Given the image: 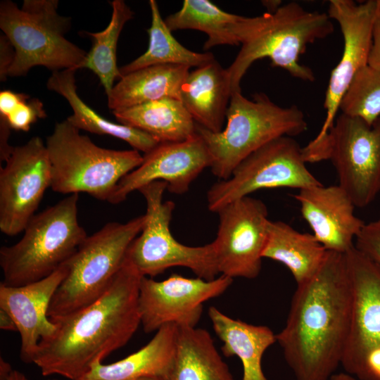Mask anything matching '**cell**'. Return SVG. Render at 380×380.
Instances as JSON below:
<instances>
[{
  "mask_svg": "<svg viewBox=\"0 0 380 380\" xmlns=\"http://www.w3.org/2000/svg\"><path fill=\"white\" fill-rule=\"evenodd\" d=\"M143 276L126 258L106 291L88 306L51 319L56 330L39 341L32 363L44 376L79 380L93 364L125 346L141 324Z\"/></svg>",
  "mask_w": 380,
  "mask_h": 380,
  "instance_id": "cell-2",
  "label": "cell"
},
{
  "mask_svg": "<svg viewBox=\"0 0 380 380\" xmlns=\"http://www.w3.org/2000/svg\"><path fill=\"white\" fill-rule=\"evenodd\" d=\"M262 4L270 11L269 13H274L281 6V1L276 0L262 1Z\"/></svg>",
  "mask_w": 380,
  "mask_h": 380,
  "instance_id": "cell-40",
  "label": "cell"
},
{
  "mask_svg": "<svg viewBox=\"0 0 380 380\" xmlns=\"http://www.w3.org/2000/svg\"><path fill=\"white\" fill-rule=\"evenodd\" d=\"M241 48L227 69L232 94L241 92V81L256 61L268 58L296 78L315 80L312 70L299 63L308 44L327 37L334 31L327 13L308 11L296 2L281 6L274 13L243 17L229 27Z\"/></svg>",
  "mask_w": 380,
  "mask_h": 380,
  "instance_id": "cell-3",
  "label": "cell"
},
{
  "mask_svg": "<svg viewBox=\"0 0 380 380\" xmlns=\"http://www.w3.org/2000/svg\"><path fill=\"white\" fill-rule=\"evenodd\" d=\"M151 24L148 33V49L131 63L120 68L122 77L137 70L156 65H180L201 67L215 60L210 52L198 53L182 46L172 34L161 17L155 0L149 1Z\"/></svg>",
  "mask_w": 380,
  "mask_h": 380,
  "instance_id": "cell-28",
  "label": "cell"
},
{
  "mask_svg": "<svg viewBox=\"0 0 380 380\" xmlns=\"http://www.w3.org/2000/svg\"><path fill=\"white\" fill-rule=\"evenodd\" d=\"M327 251L313 234L301 233L282 221H271L262 258L285 265L297 285L310 279L322 265Z\"/></svg>",
  "mask_w": 380,
  "mask_h": 380,
  "instance_id": "cell-26",
  "label": "cell"
},
{
  "mask_svg": "<svg viewBox=\"0 0 380 380\" xmlns=\"http://www.w3.org/2000/svg\"><path fill=\"white\" fill-rule=\"evenodd\" d=\"M0 168V230L13 236L24 231L51 185L46 144L39 137L13 148Z\"/></svg>",
  "mask_w": 380,
  "mask_h": 380,
  "instance_id": "cell-14",
  "label": "cell"
},
{
  "mask_svg": "<svg viewBox=\"0 0 380 380\" xmlns=\"http://www.w3.org/2000/svg\"><path fill=\"white\" fill-rule=\"evenodd\" d=\"M213 241L219 273L231 279H254L261 270L267 234L268 210L260 199L246 196L220 208Z\"/></svg>",
  "mask_w": 380,
  "mask_h": 380,
  "instance_id": "cell-13",
  "label": "cell"
},
{
  "mask_svg": "<svg viewBox=\"0 0 380 380\" xmlns=\"http://www.w3.org/2000/svg\"><path fill=\"white\" fill-rule=\"evenodd\" d=\"M144 221L143 215L125 223L108 222L84 239L64 263L68 272L51 301L50 319L80 310L106 291Z\"/></svg>",
  "mask_w": 380,
  "mask_h": 380,
  "instance_id": "cell-8",
  "label": "cell"
},
{
  "mask_svg": "<svg viewBox=\"0 0 380 380\" xmlns=\"http://www.w3.org/2000/svg\"><path fill=\"white\" fill-rule=\"evenodd\" d=\"M46 116L43 103L38 99L27 96L18 103L9 115L3 118L11 129L27 132L38 119Z\"/></svg>",
  "mask_w": 380,
  "mask_h": 380,
  "instance_id": "cell-32",
  "label": "cell"
},
{
  "mask_svg": "<svg viewBox=\"0 0 380 380\" xmlns=\"http://www.w3.org/2000/svg\"><path fill=\"white\" fill-rule=\"evenodd\" d=\"M345 258L353 305L341 365L357 380H380V268L355 246Z\"/></svg>",
  "mask_w": 380,
  "mask_h": 380,
  "instance_id": "cell-12",
  "label": "cell"
},
{
  "mask_svg": "<svg viewBox=\"0 0 380 380\" xmlns=\"http://www.w3.org/2000/svg\"><path fill=\"white\" fill-rule=\"evenodd\" d=\"M210 164L207 146L196 132L182 141L159 143L143 156L138 167L120 179L108 202L120 203L130 193L156 181L166 182L171 193L184 194Z\"/></svg>",
  "mask_w": 380,
  "mask_h": 380,
  "instance_id": "cell-17",
  "label": "cell"
},
{
  "mask_svg": "<svg viewBox=\"0 0 380 380\" xmlns=\"http://www.w3.org/2000/svg\"><path fill=\"white\" fill-rule=\"evenodd\" d=\"M10 127L6 121L0 117V158L1 161H6L9 157L14 147L8 144V139L10 134Z\"/></svg>",
  "mask_w": 380,
  "mask_h": 380,
  "instance_id": "cell-37",
  "label": "cell"
},
{
  "mask_svg": "<svg viewBox=\"0 0 380 380\" xmlns=\"http://www.w3.org/2000/svg\"><path fill=\"white\" fill-rule=\"evenodd\" d=\"M49 380H51V379H49ZM53 380V379H52Z\"/></svg>",
  "mask_w": 380,
  "mask_h": 380,
  "instance_id": "cell-43",
  "label": "cell"
},
{
  "mask_svg": "<svg viewBox=\"0 0 380 380\" xmlns=\"http://www.w3.org/2000/svg\"><path fill=\"white\" fill-rule=\"evenodd\" d=\"M0 328L6 331H18L13 319L9 314L1 309H0Z\"/></svg>",
  "mask_w": 380,
  "mask_h": 380,
  "instance_id": "cell-39",
  "label": "cell"
},
{
  "mask_svg": "<svg viewBox=\"0 0 380 380\" xmlns=\"http://www.w3.org/2000/svg\"><path fill=\"white\" fill-rule=\"evenodd\" d=\"M0 380H29L21 372L13 369L11 365L0 357Z\"/></svg>",
  "mask_w": 380,
  "mask_h": 380,
  "instance_id": "cell-38",
  "label": "cell"
},
{
  "mask_svg": "<svg viewBox=\"0 0 380 380\" xmlns=\"http://www.w3.org/2000/svg\"><path fill=\"white\" fill-rule=\"evenodd\" d=\"M232 281L224 275L209 281L172 274L160 281L143 276L138 305L144 332L156 331L168 324L196 327L203 313V303L221 296Z\"/></svg>",
  "mask_w": 380,
  "mask_h": 380,
  "instance_id": "cell-16",
  "label": "cell"
},
{
  "mask_svg": "<svg viewBox=\"0 0 380 380\" xmlns=\"http://www.w3.org/2000/svg\"><path fill=\"white\" fill-rule=\"evenodd\" d=\"M355 247L380 268V216L365 224L355 238Z\"/></svg>",
  "mask_w": 380,
  "mask_h": 380,
  "instance_id": "cell-33",
  "label": "cell"
},
{
  "mask_svg": "<svg viewBox=\"0 0 380 380\" xmlns=\"http://www.w3.org/2000/svg\"><path fill=\"white\" fill-rule=\"evenodd\" d=\"M208 316L223 343L221 350L224 355H236L240 359L242 380H268L262 369V358L267 349L277 342L271 329L233 319L214 306L209 308Z\"/></svg>",
  "mask_w": 380,
  "mask_h": 380,
  "instance_id": "cell-22",
  "label": "cell"
},
{
  "mask_svg": "<svg viewBox=\"0 0 380 380\" xmlns=\"http://www.w3.org/2000/svg\"><path fill=\"white\" fill-rule=\"evenodd\" d=\"M189 69L180 65H156L128 73L107 96L108 108L115 111L165 98L180 100Z\"/></svg>",
  "mask_w": 380,
  "mask_h": 380,
  "instance_id": "cell-23",
  "label": "cell"
},
{
  "mask_svg": "<svg viewBox=\"0 0 380 380\" xmlns=\"http://www.w3.org/2000/svg\"><path fill=\"white\" fill-rule=\"evenodd\" d=\"M15 57V49L6 35L0 37V79L4 82L6 80L8 71L12 65Z\"/></svg>",
  "mask_w": 380,
  "mask_h": 380,
  "instance_id": "cell-34",
  "label": "cell"
},
{
  "mask_svg": "<svg viewBox=\"0 0 380 380\" xmlns=\"http://www.w3.org/2000/svg\"><path fill=\"white\" fill-rule=\"evenodd\" d=\"M241 15L229 13L208 0H184L177 12L169 15L165 22L172 32L191 29L203 32L208 35L203 49L219 45H239L229 27Z\"/></svg>",
  "mask_w": 380,
  "mask_h": 380,
  "instance_id": "cell-30",
  "label": "cell"
},
{
  "mask_svg": "<svg viewBox=\"0 0 380 380\" xmlns=\"http://www.w3.org/2000/svg\"><path fill=\"white\" fill-rule=\"evenodd\" d=\"M353 294L345 254L328 251L317 272L297 285L276 334L296 380H329L349 336Z\"/></svg>",
  "mask_w": 380,
  "mask_h": 380,
  "instance_id": "cell-1",
  "label": "cell"
},
{
  "mask_svg": "<svg viewBox=\"0 0 380 380\" xmlns=\"http://www.w3.org/2000/svg\"><path fill=\"white\" fill-rule=\"evenodd\" d=\"M28 95L23 93H17L10 90H4L0 92V116L7 117L15 106Z\"/></svg>",
  "mask_w": 380,
  "mask_h": 380,
  "instance_id": "cell-36",
  "label": "cell"
},
{
  "mask_svg": "<svg viewBox=\"0 0 380 380\" xmlns=\"http://www.w3.org/2000/svg\"><path fill=\"white\" fill-rule=\"evenodd\" d=\"M110 4L112 15L107 27L97 32H84L91 38L92 46L82 65L96 75L107 96L114 87V81L122 77L117 64V45L125 23L134 15L123 0H113Z\"/></svg>",
  "mask_w": 380,
  "mask_h": 380,
  "instance_id": "cell-29",
  "label": "cell"
},
{
  "mask_svg": "<svg viewBox=\"0 0 380 380\" xmlns=\"http://www.w3.org/2000/svg\"><path fill=\"white\" fill-rule=\"evenodd\" d=\"M178 329L175 360L167 380H235L208 331Z\"/></svg>",
  "mask_w": 380,
  "mask_h": 380,
  "instance_id": "cell-27",
  "label": "cell"
},
{
  "mask_svg": "<svg viewBox=\"0 0 380 380\" xmlns=\"http://www.w3.org/2000/svg\"><path fill=\"white\" fill-rule=\"evenodd\" d=\"M166 182L156 181L139 191L146 202L145 221L139 235L128 248L127 256L142 276L156 277L172 267L190 269L197 277L213 280L219 273L213 242L201 246L179 243L170 229L175 207L163 201Z\"/></svg>",
  "mask_w": 380,
  "mask_h": 380,
  "instance_id": "cell-10",
  "label": "cell"
},
{
  "mask_svg": "<svg viewBox=\"0 0 380 380\" xmlns=\"http://www.w3.org/2000/svg\"><path fill=\"white\" fill-rule=\"evenodd\" d=\"M63 264L48 277L21 286L0 284V309L13 319L20 336V357L32 363L39 341L52 336L56 324L48 317L52 298L68 274Z\"/></svg>",
  "mask_w": 380,
  "mask_h": 380,
  "instance_id": "cell-18",
  "label": "cell"
},
{
  "mask_svg": "<svg viewBox=\"0 0 380 380\" xmlns=\"http://www.w3.org/2000/svg\"><path fill=\"white\" fill-rule=\"evenodd\" d=\"M380 0L360 4L352 0H330L328 15L336 20L343 39L341 58L332 70L325 94L326 118L317 135L308 144L320 142L333 126L341 100L357 72L368 65Z\"/></svg>",
  "mask_w": 380,
  "mask_h": 380,
  "instance_id": "cell-15",
  "label": "cell"
},
{
  "mask_svg": "<svg viewBox=\"0 0 380 380\" xmlns=\"http://www.w3.org/2000/svg\"><path fill=\"white\" fill-rule=\"evenodd\" d=\"M57 0H25L20 8L0 3V28L12 44L15 57L7 77L25 75L34 66L53 71L82 68L87 53L65 34L70 18L57 13Z\"/></svg>",
  "mask_w": 380,
  "mask_h": 380,
  "instance_id": "cell-7",
  "label": "cell"
},
{
  "mask_svg": "<svg viewBox=\"0 0 380 380\" xmlns=\"http://www.w3.org/2000/svg\"><path fill=\"white\" fill-rule=\"evenodd\" d=\"M222 130L212 132L196 123V132L208 149L212 173L220 180L230 177L246 158L268 142L280 137H296L308 129L303 112L296 106L281 107L265 94L253 99L241 91L231 96Z\"/></svg>",
  "mask_w": 380,
  "mask_h": 380,
  "instance_id": "cell-4",
  "label": "cell"
},
{
  "mask_svg": "<svg viewBox=\"0 0 380 380\" xmlns=\"http://www.w3.org/2000/svg\"><path fill=\"white\" fill-rule=\"evenodd\" d=\"M293 197L313 236L327 251L345 254L355 246L365 223L355 215V205L338 184L303 189Z\"/></svg>",
  "mask_w": 380,
  "mask_h": 380,
  "instance_id": "cell-19",
  "label": "cell"
},
{
  "mask_svg": "<svg viewBox=\"0 0 380 380\" xmlns=\"http://www.w3.org/2000/svg\"><path fill=\"white\" fill-rule=\"evenodd\" d=\"M53 380H57V379H53ZM139 380H153V379H139Z\"/></svg>",
  "mask_w": 380,
  "mask_h": 380,
  "instance_id": "cell-42",
  "label": "cell"
},
{
  "mask_svg": "<svg viewBox=\"0 0 380 380\" xmlns=\"http://www.w3.org/2000/svg\"><path fill=\"white\" fill-rule=\"evenodd\" d=\"M74 68L52 72L47 88L63 96L71 106L73 113L67 120L80 130L96 134L110 135L129 144L133 149L147 153L159 143L147 133L134 127L113 122L90 108L77 91Z\"/></svg>",
  "mask_w": 380,
  "mask_h": 380,
  "instance_id": "cell-24",
  "label": "cell"
},
{
  "mask_svg": "<svg viewBox=\"0 0 380 380\" xmlns=\"http://www.w3.org/2000/svg\"><path fill=\"white\" fill-rule=\"evenodd\" d=\"M79 194H72L35 214L13 245L0 249V266L8 286L39 281L58 269L87 236L78 221Z\"/></svg>",
  "mask_w": 380,
  "mask_h": 380,
  "instance_id": "cell-5",
  "label": "cell"
},
{
  "mask_svg": "<svg viewBox=\"0 0 380 380\" xmlns=\"http://www.w3.org/2000/svg\"><path fill=\"white\" fill-rule=\"evenodd\" d=\"M322 184L306 167L302 148L291 137H278L260 147L207 192L208 208L217 213L237 199L265 189L298 190Z\"/></svg>",
  "mask_w": 380,
  "mask_h": 380,
  "instance_id": "cell-11",
  "label": "cell"
},
{
  "mask_svg": "<svg viewBox=\"0 0 380 380\" xmlns=\"http://www.w3.org/2000/svg\"><path fill=\"white\" fill-rule=\"evenodd\" d=\"M178 326L161 327L141 349L110 364L96 362L79 380H167L174 366Z\"/></svg>",
  "mask_w": 380,
  "mask_h": 380,
  "instance_id": "cell-20",
  "label": "cell"
},
{
  "mask_svg": "<svg viewBox=\"0 0 380 380\" xmlns=\"http://www.w3.org/2000/svg\"><path fill=\"white\" fill-rule=\"evenodd\" d=\"M368 65L380 72V8L374 23Z\"/></svg>",
  "mask_w": 380,
  "mask_h": 380,
  "instance_id": "cell-35",
  "label": "cell"
},
{
  "mask_svg": "<svg viewBox=\"0 0 380 380\" xmlns=\"http://www.w3.org/2000/svg\"><path fill=\"white\" fill-rule=\"evenodd\" d=\"M339 110L369 125L380 118V72L368 65L361 68L343 96Z\"/></svg>",
  "mask_w": 380,
  "mask_h": 380,
  "instance_id": "cell-31",
  "label": "cell"
},
{
  "mask_svg": "<svg viewBox=\"0 0 380 380\" xmlns=\"http://www.w3.org/2000/svg\"><path fill=\"white\" fill-rule=\"evenodd\" d=\"M122 125L140 129L158 143L184 141L196 134V122L180 100L165 98L113 111Z\"/></svg>",
  "mask_w": 380,
  "mask_h": 380,
  "instance_id": "cell-25",
  "label": "cell"
},
{
  "mask_svg": "<svg viewBox=\"0 0 380 380\" xmlns=\"http://www.w3.org/2000/svg\"><path fill=\"white\" fill-rule=\"evenodd\" d=\"M53 191L83 192L108 201L122 178L143 161L139 151L96 145L67 120L57 122L46 139Z\"/></svg>",
  "mask_w": 380,
  "mask_h": 380,
  "instance_id": "cell-6",
  "label": "cell"
},
{
  "mask_svg": "<svg viewBox=\"0 0 380 380\" xmlns=\"http://www.w3.org/2000/svg\"><path fill=\"white\" fill-rule=\"evenodd\" d=\"M231 96L227 70L215 59L189 72L180 101L196 124L217 133L222 130Z\"/></svg>",
  "mask_w": 380,
  "mask_h": 380,
  "instance_id": "cell-21",
  "label": "cell"
},
{
  "mask_svg": "<svg viewBox=\"0 0 380 380\" xmlns=\"http://www.w3.org/2000/svg\"><path fill=\"white\" fill-rule=\"evenodd\" d=\"M302 152L306 163L331 160L355 208L367 207L380 193V118L369 125L341 113L324 139Z\"/></svg>",
  "mask_w": 380,
  "mask_h": 380,
  "instance_id": "cell-9",
  "label": "cell"
},
{
  "mask_svg": "<svg viewBox=\"0 0 380 380\" xmlns=\"http://www.w3.org/2000/svg\"><path fill=\"white\" fill-rule=\"evenodd\" d=\"M329 380H357L354 376L346 373L341 372L338 374H334Z\"/></svg>",
  "mask_w": 380,
  "mask_h": 380,
  "instance_id": "cell-41",
  "label": "cell"
}]
</instances>
